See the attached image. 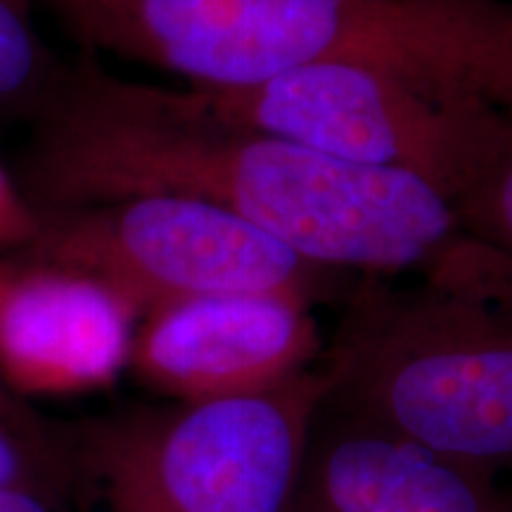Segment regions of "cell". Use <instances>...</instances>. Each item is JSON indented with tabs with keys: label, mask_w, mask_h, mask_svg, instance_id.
I'll list each match as a JSON object with an SVG mask.
<instances>
[{
	"label": "cell",
	"mask_w": 512,
	"mask_h": 512,
	"mask_svg": "<svg viewBox=\"0 0 512 512\" xmlns=\"http://www.w3.org/2000/svg\"><path fill=\"white\" fill-rule=\"evenodd\" d=\"M24 181L38 209L138 195L211 204L342 273H418L460 238L451 204L411 176L228 124L188 86L131 81L95 62L57 74Z\"/></svg>",
	"instance_id": "1"
},
{
	"label": "cell",
	"mask_w": 512,
	"mask_h": 512,
	"mask_svg": "<svg viewBox=\"0 0 512 512\" xmlns=\"http://www.w3.org/2000/svg\"><path fill=\"white\" fill-rule=\"evenodd\" d=\"M76 41L240 88L361 67L512 112V0H46Z\"/></svg>",
	"instance_id": "2"
},
{
	"label": "cell",
	"mask_w": 512,
	"mask_h": 512,
	"mask_svg": "<svg viewBox=\"0 0 512 512\" xmlns=\"http://www.w3.org/2000/svg\"><path fill=\"white\" fill-rule=\"evenodd\" d=\"M418 275H361L323 366L325 408L512 472V261L460 233Z\"/></svg>",
	"instance_id": "3"
},
{
	"label": "cell",
	"mask_w": 512,
	"mask_h": 512,
	"mask_svg": "<svg viewBox=\"0 0 512 512\" xmlns=\"http://www.w3.org/2000/svg\"><path fill=\"white\" fill-rule=\"evenodd\" d=\"M325 368L245 399L133 408L86 425L72 467L83 512H294Z\"/></svg>",
	"instance_id": "4"
},
{
	"label": "cell",
	"mask_w": 512,
	"mask_h": 512,
	"mask_svg": "<svg viewBox=\"0 0 512 512\" xmlns=\"http://www.w3.org/2000/svg\"><path fill=\"white\" fill-rule=\"evenodd\" d=\"M204 110L337 162L411 176L451 204L512 112L361 67H309L240 88H192Z\"/></svg>",
	"instance_id": "5"
},
{
	"label": "cell",
	"mask_w": 512,
	"mask_h": 512,
	"mask_svg": "<svg viewBox=\"0 0 512 512\" xmlns=\"http://www.w3.org/2000/svg\"><path fill=\"white\" fill-rule=\"evenodd\" d=\"M41 214V233L22 254L91 275L140 318L219 294L271 292L313 304L344 275L228 211L183 197H121Z\"/></svg>",
	"instance_id": "6"
},
{
	"label": "cell",
	"mask_w": 512,
	"mask_h": 512,
	"mask_svg": "<svg viewBox=\"0 0 512 512\" xmlns=\"http://www.w3.org/2000/svg\"><path fill=\"white\" fill-rule=\"evenodd\" d=\"M311 306L271 292L164 306L140 318L128 368L174 403L273 392L316 368L323 339Z\"/></svg>",
	"instance_id": "7"
},
{
	"label": "cell",
	"mask_w": 512,
	"mask_h": 512,
	"mask_svg": "<svg viewBox=\"0 0 512 512\" xmlns=\"http://www.w3.org/2000/svg\"><path fill=\"white\" fill-rule=\"evenodd\" d=\"M138 323V311L91 275L0 254V380L19 401L112 387Z\"/></svg>",
	"instance_id": "8"
},
{
	"label": "cell",
	"mask_w": 512,
	"mask_h": 512,
	"mask_svg": "<svg viewBox=\"0 0 512 512\" xmlns=\"http://www.w3.org/2000/svg\"><path fill=\"white\" fill-rule=\"evenodd\" d=\"M311 434L302 512H512L496 472L332 411Z\"/></svg>",
	"instance_id": "9"
},
{
	"label": "cell",
	"mask_w": 512,
	"mask_h": 512,
	"mask_svg": "<svg viewBox=\"0 0 512 512\" xmlns=\"http://www.w3.org/2000/svg\"><path fill=\"white\" fill-rule=\"evenodd\" d=\"M451 209L460 233L512 261V117Z\"/></svg>",
	"instance_id": "10"
},
{
	"label": "cell",
	"mask_w": 512,
	"mask_h": 512,
	"mask_svg": "<svg viewBox=\"0 0 512 512\" xmlns=\"http://www.w3.org/2000/svg\"><path fill=\"white\" fill-rule=\"evenodd\" d=\"M57 74L31 22V0H0V107L38 105Z\"/></svg>",
	"instance_id": "11"
},
{
	"label": "cell",
	"mask_w": 512,
	"mask_h": 512,
	"mask_svg": "<svg viewBox=\"0 0 512 512\" xmlns=\"http://www.w3.org/2000/svg\"><path fill=\"white\" fill-rule=\"evenodd\" d=\"M41 226V209L0 166V254L27 252L41 233Z\"/></svg>",
	"instance_id": "12"
},
{
	"label": "cell",
	"mask_w": 512,
	"mask_h": 512,
	"mask_svg": "<svg viewBox=\"0 0 512 512\" xmlns=\"http://www.w3.org/2000/svg\"><path fill=\"white\" fill-rule=\"evenodd\" d=\"M41 448L43 446L31 441L27 434L19 432L0 415V489H8V486L38 489V482H41L38 472L41 470L36 467V458Z\"/></svg>",
	"instance_id": "13"
},
{
	"label": "cell",
	"mask_w": 512,
	"mask_h": 512,
	"mask_svg": "<svg viewBox=\"0 0 512 512\" xmlns=\"http://www.w3.org/2000/svg\"><path fill=\"white\" fill-rule=\"evenodd\" d=\"M0 415H3L10 425H15L19 432L27 434L31 441H36L38 446L46 448V434H43L41 425H38L36 415L31 413L29 403L19 401L15 394H10V389L5 387L3 380H0Z\"/></svg>",
	"instance_id": "14"
},
{
	"label": "cell",
	"mask_w": 512,
	"mask_h": 512,
	"mask_svg": "<svg viewBox=\"0 0 512 512\" xmlns=\"http://www.w3.org/2000/svg\"><path fill=\"white\" fill-rule=\"evenodd\" d=\"M0 512H57L48 496L27 486H8L0 489Z\"/></svg>",
	"instance_id": "15"
}]
</instances>
